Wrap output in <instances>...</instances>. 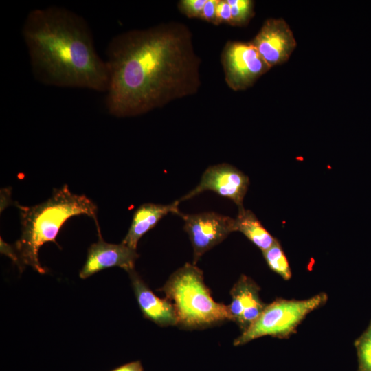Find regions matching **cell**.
I'll list each match as a JSON object with an SVG mask.
<instances>
[{"mask_svg": "<svg viewBox=\"0 0 371 371\" xmlns=\"http://www.w3.org/2000/svg\"><path fill=\"white\" fill-rule=\"evenodd\" d=\"M231 7L233 26H245L255 14L254 1L251 0H227Z\"/></svg>", "mask_w": 371, "mask_h": 371, "instance_id": "16", "label": "cell"}, {"mask_svg": "<svg viewBox=\"0 0 371 371\" xmlns=\"http://www.w3.org/2000/svg\"><path fill=\"white\" fill-rule=\"evenodd\" d=\"M180 216L192 245L194 265L205 252L236 232L234 218L214 212L181 213Z\"/></svg>", "mask_w": 371, "mask_h": 371, "instance_id": "7", "label": "cell"}, {"mask_svg": "<svg viewBox=\"0 0 371 371\" xmlns=\"http://www.w3.org/2000/svg\"><path fill=\"white\" fill-rule=\"evenodd\" d=\"M207 0H181L178 2L179 10L188 18H200Z\"/></svg>", "mask_w": 371, "mask_h": 371, "instance_id": "18", "label": "cell"}, {"mask_svg": "<svg viewBox=\"0 0 371 371\" xmlns=\"http://www.w3.org/2000/svg\"><path fill=\"white\" fill-rule=\"evenodd\" d=\"M216 20L218 25L221 23L231 25V7L227 0H219L216 7Z\"/></svg>", "mask_w": 371, "mask_h": 371, "instance_id": "20", "label": "cell"}, {"mask_svg": "<svg viewBox=\"0 0 371 371\" xmlns=\"http://www.w3.org/2000/svg\"><path fill=\"white\" fill-rule=\"evenodd\" d=\"M359 353L363 371H371V325L359 343Z\"/></svg>", "mask_w": 371, "mask_h": 371, "instance_id": "17", "label": "cell"}, {"mask_svg": "<svg viewBox=\"0 0 371 371\" xmlns=\"http://www.w3.org/2000/svg\"><path fill=\"white\" fill-rule=\"evenodd\" d=\"M178 200L170 204L162 205L146 203L141 205L135 212L128 231L122 241L128 247L135 249L139 239L153 229L159 221L169 213L180 216Z\"/></svg>", "mask_w": 371, "mask_h": 371, "instance_id": "13", "label": "cell"}, {"mask_svg": "<svg viewBox=\"0 0 371 371\" xmlns=\"http://www.w3.org/2000/svg\"><path fill=\"white\" fill-rule=\"evenodd\" d=\"M326 299V295L321 293L304 300H276L265 307L259 317L234 340V345H243L267 335L285 337Z\"/></svg>", "mask_w": 371, "mask_h": 371, "instance_id": "5", "label": "cell"}, {"mask_svg": "<svg viewBox=\"0 0 371 371\" xmlns=\"http://www.w3.org/2000/svg\"><path fill=\"white\" fill-rule=\"evenodd\" d=\"M160 290L172 304L178 324L183 327L202 328L232 320L228 306L213 300L203 271L193 263L176 270Z\"/></svg>", "mask_w": 371, "mask_h": 371, "instance_id": "4", "label": "cell"}, {"mask_svg": "<svg viewBox=\"0 0 371 371\" xmlns=\"http://www.w3.org/2000/svg\"><path fill=\"white\" fill-rule=\"evenodd\" d=\"M98 232L99 240L90 246L80 277L87 278L100 270L112 267H121L128 273L133 271L135 260L139 256L136 250L122 243H107L102 239L100 228H98Z\"/></svg>", "mask_w": 371, "mask_h": 371, "instance_id": "10", "label": "cell"}, {"mask_svg": "<svg viewBox=\"0 0 371 371\" xmlns=\"http://www.w3.org/2000/svg\"><path fill=\"white\" fill-rule=\"evenodd\" d=\"M106 54V107L113 116L142 115L194 95L201 87V58L185 24L124 32L111 40Z\"/></svg>", "mask_w": 371, "mask_h": 371, "instance_id": "1", "label": "cell"}, {"mask_svg": "<svg viewBox=\"0 0 371 371\" xmlns=\"http://www.w3.org/2000/svg\"><path fill=\"white\" fill-rule=\"evenodd\" d=\"M258 287L246 276H241L230 291L232 302L228 306L232 320L243 332L247 330L260 315L265 306L258 295Z\"/></svg>", "mask_w": 371, "mask_h": 371, "instance_id": "11", "label": "cell"}, {"mask_svg": "<svg viewBox=\"0 0 371 371\" xmlns=\"http://www.w3.org/2000/svg\"><path fill=\"white\" fill-rule=\"evenodd\" d=\"M218 1L219 0H207L199 19L213 25H218L216 20V7Z\"/></svg>", "mask_w": 371, "mask_h": 371, "instance_id": "19", "label": "cell"}, {"mask_svg": "<svg viewBox=\"0 0 371 371\" xmlns=\"http://www.w3.org/2000/svg\"><path fill=\"white\" fill-rule=\"evenodd\" d=\"M17 207L21 235L15 248L19 262L41 273L45 270L38 260L39 249L45 243L56 242V237L67 220L77 215H87L99 227L96 205L87 196L71 192L66 184L54 189L52 195L40 204Z\"/></svg>", "mask_w": 371, "mask_h": 371, "instance_id": "3", "label": "cell"}, {"mask_svg": "<svg viewBox=\"0 0 371 371\" xmlns=\"http://www.w3.org/2000/svg\"><path fill=\"white\" fill-rule=\"evenodd\" d=\"M269 267L284 280L291 278V271L286 256L278 240L267 250L262 252Z\"/></svg>", "mask_w": 371, "mask_h": 371, "instance_id": "15", "label": "cell"}, {"mask_svg": "<svg viewBox=\"0 0 371 371\" xmlns=\"http://www.w3.org/2000/svg\"><path fill=\"white\" fill-rule=\"evenodd\" d=\"M137 302L145 317L162 326L178 324L175 309L166 297H158L133 271L128 273Z\"/></svg>", "mask_w": 371, "mask_h": 371, "instance_id": "12", "label": "cell"}, {"mask_svg": "<svg viewBox=\"0 0 371 371\" xmlns=\"http://www.w3.org/2000/svg\"><path fill=\"white\" fill-rule=\"evenodd\" d=\"M221 60L225 80L235 91L253 86L271 69L250 41H228L223 49Z\"/></svg>", "mask_w": 371, "mask_h": 371, "instance_id": "6", "label": "cell"}, {"mask_svg": "<svg viewBox=\"0 0 371 371\" xmlns=\"http://www.w3.org/2000/svg\"><path fill=\"white\" fill-rule=\"evenodd\" d=\"M22 34L35 78L45 85L106 92V62L95 51L91 31L76 13L58 6L32 10Z\"/></svg>", "mask_w": 371, "mask_h": 371, "instance_id": "2", "label": "cell"}, {"mask_svg": "<svg viewBox=\"0 0 371 371\" xmlns=\"http://www.w3.org/2000/svg\"><path fill=\"white\" fill-rule=\"evenodd\" d=\"M235 219V230L241 232L262 252L277 240L262 225L256 216L244 207L238 210Z\"/></svg>", "mask_w": 371, "mask_h": 371, "instance_id": "14", "label": "cell"}, {"mask_svg": "<svg viewBox=\"0 0 371 371\" xmlns=\"http://www.w3.org/2000/svg\"><path fill=\"white\" fill-rule=\"evenodd\" d=\"M250 43L271 68L286 63L297 47L289 25L283 19H268Z\"/></svg>", "mask_w": 371, "mask_h": 371, "instance_id": "9", "label": "cell"}, {"mask_svg": "<svg viewBox=\"0 0 371 371\" xmlns=\"http://www.w3.org/2000/svg\"><path fill=\"white\" fill-rule=\"evenodd\" d=\"M249 185L248 176L237 168L226 163L216 164L209 166L203 173L199 183L178 201L180 203L205 191H212L232 201L240 210L243 208V199Z\"/></svg>", "mask_w": 371, "mask_h": 371, "instance_id": "8", "label": "cell"}]
</instances>
